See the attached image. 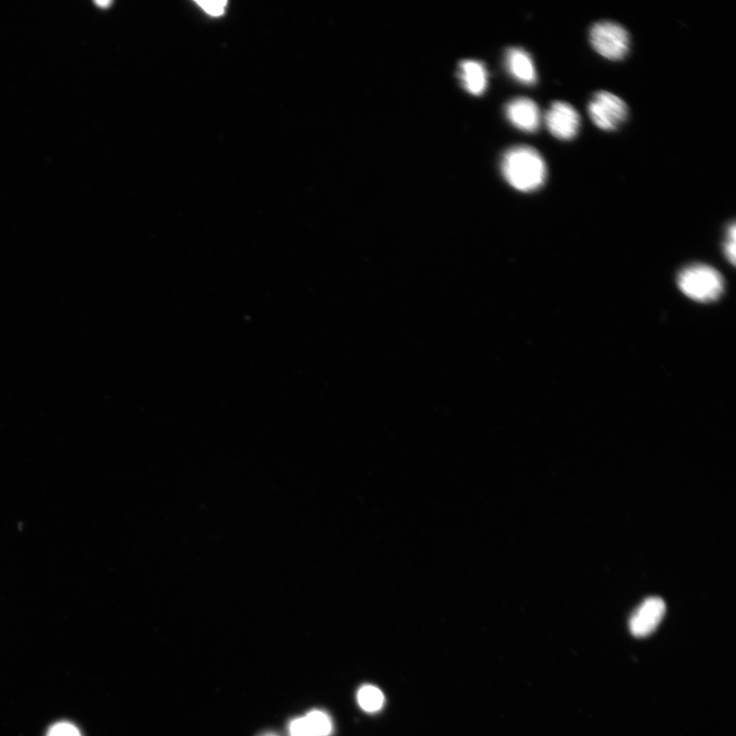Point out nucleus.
Wrapping results in <instances>:
<instances>
[{"mask_svg":"<svg viewBox=\"0 0 736 736\" xmlns=\"http://www.w3.org/2000/svg\"><path fill=\"white\" fill-rule=\"evenodd\" d=\"M208 15L212 17H220L224 14L227 2H197Z\"/></svg>","mask_w":736,"mask_h":736,"instance_id":"14","label":"nucleus"},{"mask_svg":"<svg viewBox=\"0 0 736 736\" xmlns=\"http://www.w3.org/2000/svg\"><path fill=\"white\" fill-rule=\"evenodd\" d=\"M261 736H279V735H276L274 733L269 732V733H265V734H263Z\"/></svg>","mask_w":736,"mask_h":736,"instance_id":"17","label":"nucleus"},{"mask_svg":"<svg viewBox=\"0 0 736 736\" xmlns=\"http://www.w3.org/2000/svg\"><path fill=\"white\" fill-rule=\"evenodd\" d=\"M678 286L688 298L706 303L715 301L722 295L724 281L716 269L697 264L680 272Z\"/></svg>","mask_w":736,"mask_h":736,"instance_id":"2","label":"nucleus"},{"mask_svg":"<svg viewBox=\"0 0 736 736\" xmlns=\"http://www.w3.org/2000/svg\"><path fill=\"white\" fill-rule=\"evenodd\" d=\"M96 5L101 8H108L112 5L111 2H96Z\"/></svg>","mask_w":736,"mask_h":736,"instance_id":"16","label":"nucleus"},{"mask_svg":"<svg viewBox=\"0 0 736 736\" xmlns=\"http://www.w3.org/2000/svg\"><path fill=\"white\" fill-rule=\"evenodd\" d=\"M305 718L313 736H329L331 734L333 722L327 713L313 710Z\"/></svg>","mask_w":736,"mask_h":736,"instance_id":"11","label":"nucleus"},{"mask_svg":"<svg viewBox=\"0 0 736 736\" xmlns=\"http://www.w3.org/2000/svg\"><path fill=\"white\" fill-rule=\"evenodd\" d=\"M588 112L593 123L607 131L617 129L628 115L624 101L608 91H600L594 95Z\"/></svg>","mask_w":736,"mask_h":736,"instance_id":"4","label":"nucleus"},{"mask_svg":"<svg viewBox=\"0 0 736 736\" xmlns=\"http://www.w3.org/2000/svg\"><path fill=\"white\" fill-rule=\"evenodd\" d=\"M506 66L519 82L532 85L537 81V72L530 55L521 49H511L506 53Z\"/></svg>","mask_w":736,"mask_h":736,"instance_id":"8","label":"nucleus"},{"mask_svg":"<svg viewBox=\"0 0 736 736\" xmlns=\"http://www.w3.org/2000/svg\"><path fill=\"white\" fill-rule=\"evenodd\" d=\"M506 116L517 128L527 132L536 131L541 123L538 106L530 99H516L506 106Z\"/></svg>","mask_w":736,"mask_h":736,"instance_id":"7","label":"nucleus"},{"mask_svg":"<svg viewBox=\"0 0 736 736\" xmlns=\"http://www.w3.org/2000/svg\"><path fill=\"white\" fill-rule=\"evenodd\" d=\"M459 77L465 88L474 96H481L488 84V75L485 67L477 61L460 63Z\"/></svg>","mask_w":736,"mask_h":736,"instance_id":"9","label":"nucleus"},{"mask_svg":"<svg viewBox=\"0 0 736 736\" xmlns=\"http://www.w3.org/2000/svg\"><path fill=\"white\" fill-rule=\"evenodd\" d=\"M590 42L598 54L612 61L624 59L630 48L628 32L612 22L595 24L590 31Z\"/></svg>","mask_w":736,"mask_h":736,"instance_id":"3","label":"nucleus"},{"mask_svg":"<svg viewBox=\"0 0 736 736\" xmlns=\"http://www.w3.org/2000/svg\"><path fill=\"white\" fill-rule=\"evenodd\" d=\"M735 238V224L732 223L728 230V240L725 244V253L732 264L735 262Z\"/></svg>","mask_w":736,"mask_h":736,"instance_id":"15","label":"nucleus"},{"mask_svg":"<svg viewBox=\"0 0 736 736\" xmlns=\"http://www.w3.org/2000/svg\"><path fill=\"white\" fill-rule=\"evenodd\" d=\"M289 729L291 736H313L305 717L294 719Z\"/></svg>","mask_w":736,"mask_h":736,"instance_id":"13","label":"nucleus"},{"mask_svg":"<svg viewBox=\"0 0 736 736\" xmlns=\"http://www.w3.org/2000/svg\"><path fill=\"white\" fill-rule=\"evenodd\" d=\"M46 736H82V734L74 724L62 721L54 724Z\"/></svg>","mask_w":736,"mask_h":736,"instance_id":"12","label":"nucleus"},{"mask_svg":"<svg viewBox=\"0 0 736 736\" xmlns=\"http://www.w3.org/2000/svg\"><path fill=\"white\" fill-rule=\"evenodd\" d=\"M545 123L552 135L562 141H570L580 129V116L574 107L556 102L545 115Z\"/></svg>","mask_w":736,"mask_h":736,"instance_id":"5","label":"nucleus"},{"mask_svg":"<svg viewBox=\"0 0 736 736\" xmlns=\"http://www.w3.org/2000/svg\"><path fill=\"white\" fill-rule=\"evenodd\" d=\"M504 178L521 192L530 193L540 189L547 176L542 156L533 148L516 147L506 152L501 162Z\"/></svg>","mask_w":736,"mask_h":736,"instance_id":"1","label":"nucleus"},{"mask_svg":"<svg viewBox=\"0 0 736 736\" xmlns=\"http://www.w3.org/2000/svg\"><path fill=\"white\" fill-rule=\"evenodd\" d=\"M358 704L362 710L368 713L380 711L385 702V698L381 690L373 685H364L359 689Z\"/></svg>","mask_w":736,"mask_h":736,"instance_id":"10","label":"nucleus"},{"mask_svg":"<svg viewBox=\"0 0 736 736\" xmlns=\"http://www.w3.org/2000/svg\"><path fill=\"white\" fill-rule=\"evenodd\" d=\"M666 614L665 602L660 597H650L632 615L629 627L636 637L651 635L661 624Z\"/></svg>","mask_w":736,"mask_h":736,"instance_id":"6","label":"nucleus"}]
</instances>
